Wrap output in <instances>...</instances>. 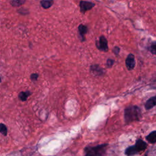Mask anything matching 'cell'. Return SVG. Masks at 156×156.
Wrapping results in <instances>:
<instances>
[{"label": "cell", "instance_id": "6da1fadb", "mask_svg": "<svg viewBox=\"0 0 156 156\" xmlns=\"http://www.w3.org/2000/svg\"><path fill=\"white\" fill-rule=\"evenodd\" d=\"M124 120L126 123L129 124L135 121H140L141 118V110L137 105H129L124 109Z\"/></svg>", "mask_w": 156, "mask_h": 156}, {"label": "cell", "instance_id": "7a4b0ae2", "mask_svg": "<svg viewBox=\"0 0 156 156\" xmlns=\"http://www.w3.org/2000/svg\"><path fill=\"white\" fill-rule=\"evenodd\" d=\"M108 144L107 143L95 146H87L84 149L85 156H105Z\"/></svg>", "mask_w": 156, "mask_h": 156}, {"label": "cell", "instance_id": "3957f363", "mask_svg": "<svg viewBox=\"0 0 156 156\" xmlns=\"http://www.w3.org/2000/svg\"><path fill=\"white\" fill-rule=\"evenodd\" d=\"M147 147L146 143L141 139L136 140L135 144L127 147L125 150V154L127 156H133L144 151Z\"/></svg>", "mask_w": 156, "mask_h": 156}, {"label": "cell", "instance_id": "277c9868", "mask_svg": "<svg viewBox=\"0 0 156 156\" xmlns=\"http://www.w3.org/2000/svg\"><path fill=\"white\" fill-rule=\"evenodd\" d=\"M96 48L101 51L107 52L108 50V42L106 38L104 35H101L99 38V41H96Z\"/></svg>", "mask_w": 156, "mask_h": 156}, {"label": "cell", "instance_id": "5b68a950", "mask_svg": "<svg viewBox=\"0 0 156 156\" xmlns=\"http://www.w3.org/2000/svg\"><path fill=\"white\" fill-rule=\"evenodd\" d=\"M136 65L135 56L132 54H129L126 59V66L128 70L133 69Z\"/></svg>", "mask_w": 156, "mask_h": 156}, {"label": "cell", "instance_id": "8992f818", "mask_svg": "<svg viewBox=\"0 0 156 156\" xmlns=\"http://www.w3.org/2000/svg\"><path fill=\"white\" fill-rule=\"evenodd\" d=\"M80 12L82 13H85L87 11L91 9L94 5L95 4L90 2V1H81L80 2Z\"/></svg>", "mask_w": 156, "mask_h": 156}, {"label": "cell", "instance_id": "52a82bcc", "mask_svg": "<svg viewBox=\"0 0 156 156\" xmlns=\"http://www.w3.org/2000/svg\"><path fill=\"white\" fill-rule=\"evenodd\" d=\"M90 71L93 75L96 76H101L105 73L104 69L98 65H91Z\"/></svg>", "mask_w": 156, "mask_h": 156}, {"label": "cell", "instance_id": "ba28073f", "mask_svg": "<svg viewBox=\"0 0 156 156\" xmlns=\"http://www.w3.org/2000/svg\"><path fill=\"white\" fill-rule=\"evenodd\" d=\"M156 104V96H154L150 98L145 103L144 107L146 110H150L154 107Z\"/></svg>", "mask_w": 156, "mask_h": 156}, {"label": "cell", "instance_id": "9c48e42d", "mask_svg": "<svg viewBox=\"0 0 156 156\" xmlns=\"http://www.w3.org/2000/svg\"><path fill=\"white\" fill-rule=\"evenodd\" d=\"M78 31L80 36L82 38V41L85 40V35L87 33L88 31V28L86 26L83 25V24H80L78 26Z\"/></svg>", "mask_w": 156, "mask_h": 156}, {"label": "cell", "instance_id": "30bf717a", "mask_svg": "<svg viewBox=\"0 0 156 156\" xmlns=\"http://www.w3.org/2000/svg\"><path fill=\"white\" fill-rule=\"evenodd\" d=\"M146 139L149 143L151 144H155L156 143V131L153 130L149 133V135L146 136Z\"/></svg>", "mask_w": 156, "mask_h": 156}, {"label": "cell", "instance_id": "8fae6325", "mask_svg": "<svg viewBox=\"0 0 156 156\" xmlns=\"http://www.w3.org/2000/svg\"><path fill=\"white\" fill-rule=\"evenodd\" d=\"M30 94L31 92L28 90L25 91H21L18 94V98L21 101H26Z\"/></svg>", "mask_w": 156, "mask_h": 156}, {"label": "cell", "instance_id": "7c38bea8", "mask_svg": "<svg viewBox=\"0 0 156 156\" xmlns=\"http://www.w3.org/2000/svg\"><path fill=\"white\" fill-rule=\"evenodd\" d=\"M40 4L41 5V7L44 9H47L50 8L54 4L53 0H41L40 1Z\"/></svg>", "mask_w": 156, "mask_h": 156}, {"label": "cell", "instance_id": "4fadbf2b", "mask_svg": "<svg viewBox=\"0 0 156 156\" xmlns=\"http://www.w3.org/2000/svg\"><path fill=\"white\" fill-rule=\"evenodd\" d=\"M26 2V0H12L10 1V4L13 7H18Z\"/></svg>", "mask_w": 156, "mask_h": 156}, {"label": "cell", "instance_id": "5bb4252c", "mask_svg": "<svg viewBox=\"0 0 156 156\" xmlns=\"http://www.w3.org/2000/svg\"><path fill=\"white\" fill-rule=\"evenodd\" d=\"M0 132L4 136L7 135V129L6 126L4 124L0 123Z\"/></svg>", "mask_w": 156, "mask_h": 156}, {"label": "cell", "instance_id": "9a60e30c", "mask_svg": "<svg viewBox=\"0 0 156 156\" xmlns=\"http://www.w3.org/2000/svg\"><path fill=\"white\" fill-rule=\"evenodd\" d=\"M149 51L154 55H155L156 54V44L155 42L154 41L153 43H152L151 44V46L149 47L148 48Z\"/></svg>", "mask_w": 156, "mask_h": 156}, {"label": "cell", "instance_id": "2e32d148", "mask_svg": "<svg viewBox=\"0 0 156 156\" xmlns=\"http://www.w3.org/2000/svg\"><path fill=\"white\" fill-rule=\"evenodd\" d=\"M38 74L37 73H32L30 76V78L31 79V80L32 81H37L38 80Z\"/></svg>", "mask_w": 156, "mask_h": 156}, {"label": "cell", "instance_id": "e0dca14e", "mask_svg": "<svg viewBox=\"0 0 156 156\" xmlns=\"http://www.w3.org/2000/svg\"><path fill=\"white\" fill-rule=\"evenodd\" d=\"M114 63V60L113 59H111V58H108L107 60V62H106V65H107V66L108 67V68H110L113 66Z\"/></svg>", "mask_w": 156, "mask_h": 156}, {"label": "cell", "instance_id": "ac0fdd59", "mask_svg": "<svg viewBox=\"0 0 156 156\" xmlns=\"http://www.w3.org/2000/svg\"><path fill=\"white\" fill-rule=\"evenodd\" d=\"M113 52L115 54V55H118V54L119 53V51H120V48L118 47V46H115L113 48V50H112Z\"/></svg>", "mask_w": 156, "mask_h": 156}, {"label": "cell", "instance_id": "d6986e66", "mask_svg": "<svg viewBox=\"0 0 156 156\" xmlns=\"http://www.w3.org/2000/svg\"><path fill=\"white\" fill-rule=\"evenodd\" d=\"M1 82V77H0V82Z\"/></svg>", "mask_w": 156, "mask_h": 156}]
</instances>
